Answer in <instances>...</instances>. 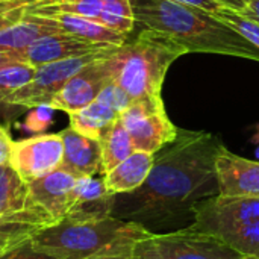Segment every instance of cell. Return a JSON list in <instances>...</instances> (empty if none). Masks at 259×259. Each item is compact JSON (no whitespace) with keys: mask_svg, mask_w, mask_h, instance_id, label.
<instances>
[{"mask_svg":"<svg viewBox=\"0 0 259 259\" xmlns=\"http://www.w3.org/2000/svg\"><path fill=\"white\" fill-rule=\"evenodd\" d=\"M219 240H222L225 244H228L243 256L259 258V222L231 231L219 237Z\"/></svg>","mask_w":259,"mask_h":259,"instance_id":"obj_23","label":"cell"},{"mask_svg":"<svg viewBox=\"0 0 259 259\" xmlns=\"http://www.w3.org/2000/svg\"><path fill=\"white\" fill-rule=\"evenodd\" d=\"M120 114L99 100L68 114L70 127L87 137L100 140L102 135L118 120Z\"/></svg>","mask_w":259,"mask_h":259,"instance_id":"obj_19","label":"cell"},{"mask_svg":"<svg viewBox=\"0 0 259 259\" xmlns=\"http://www.w3.org/2000/svg\"><path fill=\"white\" fill-rule=\"evenodd\" d=\"M219 194L259 199V161H250L229 152L225 146L215 158Z\"/></svg>","mask_w":259,"mask_h":259,"instance_id":"obj_13","label":"cell"},{"mask_svg":"<svg viewBox=\"0 0 259 259\" xmlns=\"http://www.w3.org/2000/svg\"><path fill=\"white\" fill-rule=\"evenodd\" d=\"M99 141L102 147V175L111 171L135 152L132 140L120 118L102 135Z\"/></svg>","mask_w":259,"mask_h":259,"instance_id":"obj_21","label":"cell"},{"mask_svg":"<svg viewBox=\"0 0 259 259\" xmlns=\"http://www.w3.org/2000/svg\"><path fill=\"white\" fill-rule=\"evenodd\" d=\"M120 121L126 127L134 149L147 153H156L164 146L176 140V127L167 115L161 99H140L120 114Z\"/></svg>","mask_w":259,"mask_h":259,"instance_id":"obj_6","label":"cell"},{"mask_svg":"<svg viewBox=\"0 0 259 259\" xmlns=\"http://www.w3.org/2000/svg\"><path fill=\"white\" fill-rule=\"evenodd\" d=\"M150 231L140 223L115 219L67 215L32 238V243L61 259L134 256V249Z\"/></svg>","mask_w":259,"mask_h":259,"instance_id":"obj_3","label":"cell"},{"mask_svg":"<svg viewBox=\"0 0 259 259\" xmlns=\"http://www.w3.org/2000/svg\"><path fill=\"white\" fill-rule=\"evenodd\" d=\"M155 161L153 153L135 150L111 171L103 175L105 185L111 194H124L138 190L147 179Z\"/></svg>","mask_w":259,"mask_h":259,"instance_id":"obj_17","label":"cell"},{"mask_svg":"<svg viewBox=\"0 0 259 259\" xmlns=\"http://www.w3.org/2000/svg\"><path fill=\"white\" fill-rule=\"evenodd\" d=\"M117 47L109 49L106 52L90 53L77 58H70V59L39 65L36 67L35 77L23 88L9 94L3 100V103L12 106H23V108H36L41 105H50L52 99L79 70H82L90 62L112 53Z\"/></svg>","mask_w":259,"mask_h":259,"instance_id":"obj_7","label":"cell"},{"mask_svg":"<svg viewBox=\"0 0 259 259\" xmlns=\"http://www.w3.org/2000/svg\"><path fill=\"white\" fill-rule=\"evenodd\" d=\"M53 108L50 105H41L32 108L24 121V129L32 134H42L53 121Z\"/></svg>","mask_w":259,"mask_h":259,"instance_id":"obj_27","label":"cell"},{"mask_svg":"<svg viewBox=\"0 0 259 259\" xmlns=\"http://www.w3.org/2000/svg\"><path fill=\"white\" fill-rule=\"evenodd\" d=\"M12 61H18L17 52L15 50H3V49H0V68L5 67L6 64H9V62H12Z\"/></svg>","mask_w":259,"mask_h":259,"instance_id":"obj_34","label":"cell"},{"mask_svg":"<svg viewBox=\"0 0 259 259\" xmlns=\"http://www.w3.org/2000/svg\"><path fill=\"white\" fill-rule=\"evenodd\" d=\"M39 0H0V29L20 20L24 11Z\"/></svg>","mask_w":259,"mask_h":259,"instance_id":"obj_28","label":"cell"},{"mask_svg":"<svg viewBox=\"0 0 259 259\" xmlns=\"http://www.w3.org/2000/svg\"><path fill=\"white\" fill-rule=\"evenodd\" d=\"M215 2H219L220 5H223L229 9H234L237 12H243L247 8L250 0H215Z\"/></svg>","mask_w":259,"mask_h":259,"instance_id":"obj_32","label":"cell"},{"mask_svg":"<svg viewBox=\"0 0 259 259\" xmlns=\"http://www.w3.org/2000/svg\"><path fill=\"white\" fill-rule=\"evenodd\" d=\"M109 55L99 58L79 70L52 99L50 106L55 111L58 109L70 114L94 102L100 91L112 80L108 64Z\"/></svg>","mask_w":259,"mask_h":259,"instance_id":"obj_10","label":"cell"},{"mask_svg":"<svg viewBox=\"0 0 259 259\" xmlns=\"http://www.w3.org/2000/svg\"><path fill=\"white\" fill-rule=\"evenodd\" d=\"M14 140L11 138L6 127L0 126V164H9L12 155Z\"/></svg>","mask_w":259,"mask_h":259,"instance_id":"obj_30","label":"cell"},{"mask_svg":"<svg viewBox=\"0 0 259 259\" xmlns=\"http://www.w3.org/2000/svg\"><path fill=\"white\" fill-rule=\"evenodd\" d=\"M185 53L188 52L168 35L141 29L108 56V64L112 80L134 100L161 99L168 68Z\"/></svg>","mask_w":259,"mask_h":259,"instance_id":"obj_4","label":"cell"},{"mask_svg":"<svg viewBox=\"0 0 259 259\" xmlns=\"http://www.w3.org/2000/svg\"><path fill=\"white\" fill-rule=\"evenodd\" d=\"M58 32L61 30L49 18L24 12L20 20L0 29V49L23 50L39 38Z\"/></svg>","mask_w":259,"mask_h":259,"instance_id":"obj_18","label":"cell"},{"mask_svg":"<svg viewBox=\"0 0 259 259\" xmlns=\"http://www.w3.org/2000/svg\"><path fill=\"white\" fill-rule=\"evenodd\" d=\"M171 2H178V3H182V5H188V6H193V8H199V9L208 11L211 14H217L223 8V5H220L215 0H171Z\"/></svg>","mask_w":259,"mask_h":259,"instance_id":"obj_31","label":"cell"},{"mask_svg":"<svg viewBox=\"0 0 259 259\" xmlns=\"http://www.w3.org/2000/svg\"><path fill=\"white\" fill-rule=\"evenodd\" d=\"M36 73V67L23 62L12 61L0 68V102H3L9 94L27 85Z\"/></svg>","mask_w":259,"mask_h":259,"instance_id":"obj_22","label":"cell"},{"mask_svg":"<svg viewBox=\"0 0 259 259\" xmlns=\"http://www.w3.org/2000/svg\"><path fill=\"white\" fill-rule=\"evenodd\" d=\"M0 259H61L56 255H52L39 247H36L32 240L20 244L18 247L12 249L6 255H3Z\"/></svg>","mask_w":259,"mask_h":259,"instance_id":"obj_29","label":"cell"},{"mask_svg":"<svg viewBox=\"0 0 259 259\" xmlns=\"http://www.w3.org/2000/svg\"><path fill=\"white\" fill-rule=\"evenodd\" d=\"M83 259H134V256H91Z\"/></svg>","mask_w":259,"mask_h":259,"instance_id":"obj_36","label":"cell"},{"mask_svg":"<svg viewBox=\"0 0 259 259\" xmlns=\"http://www.w3.org/2000/svg\"><path fill=\"white\" fill-rule=\"evenodd\" d=\"M55 223L58 222L49 212L32 203L18 212L0 217V258Z\"/></svg>","mask_w":259,"mask_h":259,"instance_id":"obj_15","label":"cell"},{"mask_svg":"<svg viewBox=\"0 0 259 259\" xmlns=\"http://www.w3.org/2000/svg\"><path fill=\"white\" fill-rule=\"evenodd\" d=\"M96 100L102 102L103 105L109 106L111 109H114L118 114H121L124 109H127L132 105V102H134V99L118 83H115L114 80H111L100 91V94L97 96Z\"/></svg>","mask_w":259,"mask_h":259,"instance_id":"obj_26","label":"cell"},{"mask_svg":"<svg viewBox=\"0 0 259 259\" xmlns=\"http://www.w3.org/2000/svg\"><path fill=\"white\" fill-rule=\"evenodd\" d=\"M64 144V155L59 168L74 175L76 178L102 175V147L100 141L70 126L59 132Z\"/></svg>","mask_w":259,"mask_h":259,"instance_id":"obj_14","label":"cell"},{"mask_svg":"<svg viewBox=\"0 0 259 259\" xmlns=\"http://www.w3.org/2000/svg\"><path fill=\"white\" fill-rule=\"evenodd\" d=\"M41 17L49 18L61 32H65L68 35H73V36L80 38L88 42L121 46L127 41V35L115 32L94 20H90V18H85L80 15L67 14V12H50V14H44Z\"/></svg>","mask_w":259,"mask_h":259,"instance_id":"obj_16","label":"cell"},{"mask_svg":"<svg viewBox=\"0 0 259 259\" xmlns=\"http://www.w3.org/2000/svg\"><path fill=\"white\" fill-rule=\"evenodd\" d=\"M225 23H228L231 27L238 30L247 41H250L255 47L259 49V23L253 21L252 18L246 17L241 12H237L234 9H229L223 6L217 14H214Z\"/></svg>","mask_w":259,"mask_h":259,"instance_id":"obj_24","label":"cell"},{"mask_svg":"<svg viewBox=\"0 0 259 259\" xmlns=\"http://www.w3.org/2000/svg\"><path fill=\"white\" fill-rule=\"evenodd\" d=\"M109 196H112V194L108 191L103 178L102 179H97L94 176L77 178V182H76V205L97 202V200L106 199Z\"/></svg>","mask_w":259,"mask_h":259,"instance_id":"obj_25","label":"cell"},{"mask_svg":"<svg viewBox=\"0 0 259 259\" xmlns=\"http://www.w3.org/2000/svg\"><path fill=\"white\" fill-rule=\"evenodd\" d=\"M29 205V184L11 164H0V217L18 212Z\"/></svg>","mask_w":259,"mask_h":259,"instance_id":"obj_20","label":"cell"},{"mask_svg":"<svg viewBox=\"0 0 259 259\" xmlns=\"http://www.w3.org/2000/svg\"><path fill=\"white\" fill-rule=\"evenodd\" d=\"M114 47L117 46L88 42L73 35H68L65 32H58L39 38L38 41H35L33 44H30L23 50H17V58L18 61L27 62L33 67H39L56 61L77 58L90 53L106 52Z\"/></svg>","mask_w":259,"mask_h":259,"instance_id":"obj_12","label":"cell"},{"mask_svg":"<svg viewBox=\"0 0 259 259\" xmlns=\"http://www.w3.org/2000/svg\"><path fill=\"white\" fill-rule=\"evenodd\" d=\"M135 27L168 35L188 53H215L259 62V49L214 14L171 0H131Z\"/></svg>","mask_w":259,"mask_h":259,"instance_id":"obj_2","label":"cell"},{"mask_svg":"<svg viewBox=\"0 0 259 259\" xmlns=\"http://www.w3.org/2000/svg\"><path fill=\"white\" fill-rule=\"evenodd\" d=\"M240 255L222 240L182 228L150 232L134 249V259H238Z\"/></svg>","mask_w":259,"mask_h":259,"instance_id":"obj_5","label":"cell"},{"mask_svg":"<svg viewBox=\"0 0 259 259\" xmlns=\"http://www.w3.org/2000/svg\"><path fill=\"white\" fill-rule=\"evenodd\" d=\"M77 178L62 168L29 182V203L49 212L56 222L65 219L76 206Z\"/></svg>","mask_w":259,"mask_h":259,"instance_id":"obj_11","label":"cell"},{"mask_svg":"<svg viewBox=\"0 0 259 259\" xmlns=\"http://www.w3.org/2000/svg\"><path fill=\"white\" fill-rule=\"evenodd\" d=\"M252 143L256 146V158L259 159V124L255 126V134H253V137H252Z\"/></svg>","mask_w":259,"mask_h":259,"instance_id":"obj_35","label":"cell"},{"mask_svg":"<svg viewBox=\"0 0 259 259\" xmlns=\"http://www.w3.org/2000/svg\"><path fill=\"white\" fill-rule=\"evenodd\" d=\"M64 144L59 134H39L14 141L11 165L29 184L59 168Z\"/></svg>","mask_w":259,"mask_h":259,"instance_id":"obj_9","label":"cell"},{"mask_svg":"<svg viewBox=\"0 0 259 259\" xmlns=\"http://www.w3.org/2000/svg\"><path fill=\"white\" fill-rule=\"evenodd\" d=\"M241 14H244L246 17H249L253 21L259 23V0H250L249 5H247V8Z\"/></svg>","mask_w":259,"mask_h":259,"instance_id":"obj_33","label":"cell"},{"mask_svg":"<svg viewBox=\"0 0 259 259\" xmlns=\"http://www.w3.org/2000/svg\"><path fill=\"white\" fill-rule=\"evenodd\" d=\"M225 144L205 131L179 129L155 153L146 182L132 193L114 194L111 215L143 225H165L190 217L197 203L219 194L215 158Z\"/></svg>","mask_w":259,"mask_h":259,"instance_id":"obj_1","label":"cell"},{"mask_svg":"<svg viewBox=\"0 0 259 259\" xmlns=\"http://www.w3.org/2000/svg\"><path fill=\"white\" fill-rule=\"evenodd\" d=\"M259 222V199L214 196L194 206L193 231L212 235L215 238Z\"/></svg>","mask_w":259,"mask_h":259,"instance_id":"obj_8","label":"cell"},{"mask_svg":"<svg viewBox=\"0 0 259 259\" xmlns=\"http://www.w3.org/2000/svg\"><path fill=\"white\" fill-rule=\"evenodd\" d=\"M238 259H259L258 256H240Z\"/></svg>","mask_w":259,"mask_h":259,"instance_id":"obj_37","label":"cell"}]
</instances>
